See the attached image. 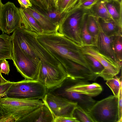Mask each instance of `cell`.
<instances>
[{
    "label": "cell",
    "instance_id": "cell-1",
    "mask_svg": "<svg viewBox=\"0 0 122 122\" xmlns=\"http://www.w3.org/2000/svg\"><path fill=\"white\" fill-rule=\"evenodd\" d=\"M39 43L60 62L67 76L81 79L91 72L89 63L81 47L56 31L36 33Z\"/></svg>",
    "mask_w": 122,
    "mask_h": 122
},
{
    "label": "cell",
    "instance_id": "cell-2",
    "mask_svg": "<svg viewBox=\"0 0 122 122\" xmlns=\"http://www.w3.org/2000/svg\"><path fill=\"white\" fill-rule=\"evenodd\" d=\"M40 99L0 98V108L3 116L0 122H22L29 113L44 104Z\"/></svg>",
    "mask_w": 122,
    "mask_h": 122
},
{
    "label": "cell",
    "instance_id": "cell-3",
    "mask_svg": "<svg viewBox=\"0 0 122 122\" xmlns=\"http://www.w3.org/2000/svg\"><path fill=\"white\" fill-rule=\"evenodd\" d=\"M87 10L79 3L66 13L56 31L81 47L83 46L81 38L82 24Z\"/></svg>",
    "mask_w": 122,
    "mask_h": 122
},
{
    "label": "cell",
    "instance_id": "cell-4",
    "mask_svg": "<svg viewBox=\"0 0 122 122\" xmlns=\"http://www.w3.org/2000/svg\"><path fill=\"white\" fill-rule=\"evenodd\" d=\"M11 85L6 97L26 100L43 99L47 90L41 82L36 80L25 79L16 82H11Z\"/></svg>",
    "mask_w": 122,
    "mask_h": 122
},
{
    "label": "cell",
    "instance_id": "cell-5",
    "mask_svg": "<svg viewBox=\"0 0 122 122\" xmlns=\"http://www.w3.org/2000/svg\"><path fill=\"white\" fill-rule=\"evenodd\" d=\"M12 60L17 71L25 79L36 80L39 72L40 61L30 57L22 50L14 40L12 39Z\"/></svg>",
    "mask_w": 122,
    "mask_h": 122
},
{
    "label": "cell",
    "instance_id": "cell-6",
    "mask_svg": "<svg viewBox=\"0 0 122 122\" xmlns=\"http://www.w3.org/2000/svg\"><path fill=\"white\" fill-rule=\"evenodd\" d=\"M118 100L112 95L96 102L89 112L95 122H118Z\"/></svg>",
    "mask_w": 122,
    "mask_h": 122
},
{
    "label": "cell",
    "instance_id": "cell-7",
    "mask_svg": "<svg viewBox=\"0 0 122 122\" xmlns=\"http://www.w3.org/2000/svg\"><path fill=\"white\" fill-rule=\"evenodd\" d=\"M65 70L52 66L40 61L39 72L36 80L42 83L47 90L55 87L66 78Z\"/></svg>",
    "mask_w": 122,
    "mask_h": 122
},
{
    "label": "cell",
    "instance_id": "cell-8",
    "mask_svg": "<svg viewBox=\"0 0 122 122\" xmlns=\"http://www.w3.org/2000/svg\"><path fill=\"white\" fill-rule=\"evenodd\" d=\"M42 101L55 117H73L74 111L77 105L47 92Z\"/></svg>",
    "mask_w": 122,
    "mask_h": 122
},
{
    "label": "cell",
    "instance_id": "cell-9",
    "mask_svg": "<svg viewBox=\"0 0 122 122\" xmlns=\"http://www.w3.org/2000/svg\"><path fill=\"white\" fill-rule=\"evenodd\" d=\"M21 26V18L18 8L10 2L3 4L0 24L3 33L9 34Z\"/></svg>",
    "mask_w": 122,
    "mask_h": 122
},
{
    "label": "cell",
    "instance_id": "cell-10",
    "mask_svg": "<svg viewBox=\"0 0 122 122\" xmlns=\"http://www.w3.org/2000/svg\"><path fill=\"white\" fill-rule=\"evenodd\" d=\"M84 54L90 55L96 59L103 66L104 69L99 77L105 80L112 78L118 74L122 68V65L115 63L113 60L100 52L96 47L93 46L81 47Z\"/></svg>",
    "mask_w": 122,
    "mask_h": 122
},
{
    "label": "cell",
    "instance_id": "cell-11",
    "mask_svg": "<svg viewBox=\"0 0 122 122\" xmlns=\"http://www.w3.org/2000/svg\"><path fill=\"white\" fill-rule=\"evenodd\" d=\"M58 86L92 97L98 95L102 90V86L98 83H90L88 81L73 79L67 77Z\"/></svg>",
    "mask_w": 122,
    "mask_h": 122
},
{
    "label": "cell",
    "instance_id": "cell-12",
    "mask_svg": "<svg viewBox=\"0 0 122 122\" xmlns=\"http://www.w3.org/2000/svg\"><path fill=\"white\" fill-rule=\"evenodd\" d=\"M47 92L70 101L76 102L77 105L88 112L96 102L92 97L67 90L58 86L47 90Z\"/></svg>",
    "mask_w": 122,
    "mask_h": 122
},
{
    "label": "cell",
    "instance_id": "cell-13",
    "mask_svg": "<svg viewBox=\"0 0 122 122\" xmlns=\"http://www.w3.org/2000/svg\"><path fill=\"white\" fill-rule=\"evenodd\" d=\"M99 33L95 46L102 54L112 59L115 63L122 65L117 62L114 50L113 39L115 36H109L106 35L102 30L99 24Z\"/></svg>",
    "mask_w": 122,
    "mask_h": 122
},
{
    "label": "cell",
    "instance_id": "cell-14",
    "mask_svg": "<svg viewBox=\"0 0 122 122\" xmlns=\"http://www.w3.org/2000/svg\"><path fill=\"white\" fill-rule=\"evenodd\" d=\"M55 117L44 103L28 115L22 122H54Z\"/></svg>",
    "mask_w": 122,
    "mask_h": 122
},
{
    "label": "cell",
    "instance_id": "cell-15",
    "mask_svg": "<svg viewBox=\"0 0 122 122\" xmlns=\"http://www.w3.org/2000/svg\"><path fill=\"white\" fill-rule=\"evenodd\" d=\"M24 8L34 19L43 30V33H49L56 31L58 26L32 6Z\"/></svg>",
    "mask_w": 122,
    "mask_h": 122
},
{
    "label": "cell",
    "instance_id": "cell-16",
    "mask_svg": "<svg viewBox=\"0 0 122 122\" xmlns=\"http://www.w3.org/2000/svg\"><path fill=\"white\" fill-rule=\"evenodd\" d=\"M96 17L102 30L107 36H111L122 35V24L112 18Z\"/></svg>",
    "mask_w": 122,
    "mask_h": 122
},
{
    "label": "cell",
    "instance_id": "cell-17",
    "mask_svg": "<svg viewBox=\"0 0 122 122\" xmlns=\"http://www.w3.org/2000/svg\"><path fill=\"white\" fill-rule=\"evenodd\" d=\"M21 18V26L26 30L37 33L43 30L34 19L24 8H18Z\"/></svg>",
    "mask_w": 122,
    "mask_h": 122
},
{
    "label": "cell",
    "instance_id": "cell-18",
    "mask_svg": "<svg viewBox=\"0 0 122 122\" xmlns=\"http://www.w3.org/2000/svg\"><path fill=\"white\" fill-rule=\"evenodd\" d=\"M12 43L11 36L4 33L0 35V61L12 59Z\"/></svg>",
    "mask_w": 122,
    "mask_h": 122
},
{
    "label": "cell",
    "instance_id": "cell-19",
    "mask_svg": "<svg viewBox=\"0 0 122 122\" xmlns=\"http://www.w3.org/2000/svg\"><path fill=\"white\" fill-rule=\"evenodd\" d=\"M122 0L105 1V4L112 19L122 24Z\"/></svg>",
    "mask_w": 122,
    "mask_h": 122
},
{
    "label": "cell",
    "instance_id": "cell-20",
    "mask_svg": "<svg viewBox=\"0 0 122 122\" xmlns=\"http://www.w3.org/2000/svg\"><path fill=\"white\" fill-rule=\"evenodd\" d=\"M34 7L46 16L54 24L58 26L65 17L66 13H61L59 12L55 6L54 4L46 10H42Z\"/></svg>",
    "mask_w": 122,
    "mask_h": 122
},
{
    "label": "cell",
    "instance_id": "cell-21",
    "mask_svg": "<svg viewBox=\"0 0 122 122\" xmlns=\"http://www.w3.org/2000/svg\"><path fill=\"white\" fill-rule=\"evenodd\" d=\"M105 1L99 0L90 9L89 12L96 17L103 19L112 18L106 7Z\"/></svg>",
    "mask_w": 122,
    "mask_h": 122
},
{
    "label": "cell",
    "instance_id": "cell-22",
    "mask_svg": "<svg viewBox=\"0 0 122 122\" xmlns=\"http://www.w3.org/2000/svg\"><path fill=\"white\" fill-rule=\"evenodd\" d=\"M88 15L87 22V28L94 40L95 46L99 33V24L96 17L90 13L88 10Z\"/></svg>",
    "mask_w": 122,
    "mask_h": 122
},
{
    "label": "cell",
    "instance_id": "cell-23",
    "mask_svg": "<svg viewBox=\"0 0 122 122\" xmlns=\"http://www.w3.org/2000/svg\"><path fill=\"white\" fill-rule=\"evenodd\" d=\"M88 14V11L85 14L82 26L81 38L83 46H95L94 40L89 33L87 28V22Z\"/></svg>",
    "mask_w": 122,
    "mask_h": 122
},
{
    "label": "cell",
    "instance_id": "cell-24",
    "mask_svg": "<svg viewBox=\"0 0 122 122\" xmlns=\"http://www.w3.org/2000/svg\"><path fill=\"white\" fill-rule=\"evenodd\" d=\"M80 0H58L55 6L58 11L61 13H66L72 8Z\"/></svg>",
    "mask_w": 122,
    "mask_h": 122
},
{
    "label": "cell",
    "instance_id": "cell-25",
    "mask_svg": "<svg viewBox=\"0 0 122 122\" xmlns=\"http://www.w3.org/2000/svg\"><path fill=\"white\" fill-rule=\"evenodd\" d=\"M73 116L79 122H95L89 112L77 105L75 109Z\"/></svg>",
    "mask_w": 122,
    "mask_h": 122
},
{
    "label": "cell",
    "instance_id": "cell-26",
    "mask_svg": "<svg viewBox=\"0 0 122 122\" xmlns=\"http://www.w3.org/2000/svg\"><path fill=\"white\" fill-rule=\"evenodd\" d=\"M92 72L98 77L104 69L102 64L95 58L90 55L84 54Z\"/></svg>",
    "mask_w": 122,
    "mask_h": 122
},
{
    "label": "cell",
    "instance_id": "cell-27",
    "mask_svg": "<svg viewBox=\"0 0 122 122\" xmlns=\"http://www.w3.org/2000/svg\"><path fill=\"white\" fill-rule=\"evenodd\" d=\"M113 48L117 62L120 64L122 65V35L114 36Z\"/></svg>",
    "mask_w": 122,
    "mask_h": 122
},
{
    "label": "cell",
    "instance_id": "cell-28",
    "mask_svg": "<svg viewBox=\"0 0 122 122\" xmlns=\"http://www.w3.org/2000/svg\"><path fill=\"white\" fill-rule=\"evenodd\" d=\"M121 77L115 76L107 80L106 83L114 95L118 96L121 87L122 86Z\"/></svg>",
    "mask_w": 122,
    "mask_h": 122
},
{
    "label": "cell",
    "instance_id": "cell-29",
    "mask_svg": "<svg viewBox=\"0 0 122 122\" xmlns=\"http://www.w3.org/2000/svg\"><path fill=\"white\" fill-rule=\"evenodd\" d=\"M99 0H80L79 2L80 7L87 10L90 9Z\"/></svg>",
    "mask_w": 122,
    "mask_h": 122
},
{
    "label": "cell",
    "instance_id": "cell-30",
    "mask_svg": "<svg viewBox=\"0 0 122 122\" xmlns=\"http://www.w3.org/2000/svg\"><path fill=\"white\" fill-rule=\"evenodd\" d=\"M11 82L0 83V98L6 96V93L11 85Z\"/></svg>",
    "mask_w": 122,
    "mask_h": 122
},
{
    "label": "cell",
    "instance_id": "cell-31",
    "mask_svg": "<svg viewBox=\"0 0 122 122\" xmlns=\"http://www.w3.org/2000/svg\"><path fill=\"white\" fill-rule=\"evenodd\" d=\"M0 72L1 73L8 75L10 71L8 61L6 59L0 61Z\"/></svg>",
    "mask_w": 122,
    "mask_h": 122
},
{
    "label": "cell",
    "instance_id": "cell-32",
    "mask_svg": "<svg viewBox=\"0 0 122 122\" xmlns=\"http://www.w3.org/2000/svg\"><path fill=\"white\" fill-rule=\"evenodd\" d=\"M122 86L120 89L118 95V122H122Z\"/></svg>",
    "mask_w": 122,
    "mask_h": 122
},
{
    "label": "cell",
    "instance_id": "cell-33",
    "mask_svg": "<svg viewBox=\"0 0 122 122\" xmlns=\"http://www.w3.org/2000/svg\"><path fill=\"white\" fill-rule=\"evenodd\" d=\"M54 122H79L75 117H55Z\"/></svg>",
    "mask_w": 122,
    "mask_h": 122
},
{
    "label": "cell",
    "instance_id": "cell-34",
    "mask_svg": "<svg viewBox=\"0 0 122 122\" xmlns=\"http://www.w3.org/2000/svg\"><path fill=\"white\" fill-rule=\"evenodd\" d=\"M32 5L35 7L42 10L47 8L41 0H30Z\"/></svg>",
    "mask_w": 122,
    "mask_h": 122
},
{
    "label": "cell",
    "instance_id": "cell-35",
    "mask_svg": "<svg viewBox=\"0 0 122 122\" xmlns=\"http://www.w3.org/2000/svg\"><path fill=\"white\" fill-rule=\"evenodd\" d=\"M20 4L21 7L27 8L32 7V5L30 0H17Z\"/></svg>",
    "mask_w": 122,
    "mask_h": 122
},
{
    "label": "cell",
    "instance_id": "cell-36",
    "mask_svg": "<svg viewBox=\"0 0 122 122\" xmlns=\"http://www.w3.org/2000/svg\"><path fill=\"white\" fill-rule=\"evenodd\" d=\"M47 8L51 6L54 3L52 0H41Z\"/></svg>",
    "mask_w": 122,
    "mask_h": 122
},
{
    "label": "cell",
    "instance_id": "cell-37",
    "mask_svg": "<svg viewBox=\"0 0 122 122\" xmlns=\"http://www.w3.org/2000/svg\"><path fill=\"white\" fill-rule=\"evenodd\" d=\"M8 81L5 79L2 76L0 72V83H5L8 82Z\"/></svg>",
    "mask_w": 122,
    "mask_h": 122
},
{
    "label": "cell",
    "instance_id": "cell-38",
    "mask_svg": "<svg viewBox=\"0 0 122 122\" xmlns=\"http://www.w3.org/2000/svg\"><path fill=\"white\" fill-rule=\"evenodd\" d=\"M3 4L2 3L1 0H0V19L2 8Z\"/></svg>",
    "mask_w": 122,
    "mask_h": 122
},
{
    "label": "cell",
    "instance_id": "cell-39",
    "mask_svg": "<svg viewBox=\"0 0 122 122\" xmlns=\"http://www.w3.org/2000/svg\"><path fill=\"white\" fill-rule=\"evenodd\" d=\"M3 116L2 112L0 108V121L2 118Z\"/></svg>",
    "mask_w": 122,
    "mask_h": 122
},
{
    "label": "cell",
    "instance_id": "cell-40",
    "mask_svg": "<svg viewBox=\"0 0 122 122\" xmlns=\"http://www.w3.org/2000/svg\"><path fill=\"white\" fill-rule=\"evenodd\" d=\"M52 0L55 4V5H56L57 2V0Z\"/></svg>",
    "mask_w": 122,
    "mask_h": 122
},
{
    "label": "cell",
    "instance_id": "cell-41",
    "mask_svg": "<svg viewBox=\"0 0 122 122\" xmlns=\"http://www.w3.org/2000/svg\"><path fill=\"white\" fill-rule=\"evenodd\" d=\"M105 0V1H107V0Z\"/></svg>",
    "mask_w": 122,
    "mask_h": 122
},
{
    "label": "cell",
    "instance_id": "cell-42",
    "mask_svg": "<svg viewBox=\"0 0 122 122\" xmlns=\"http://www.w3.org/2000/svg\"><path fill=\"white\" fill-rule=\"evenodd\" d=\"M58 0H57V1Z\"/></svg>",
    "mask_w": 122,
    "mask_h": 122
}]
</instances>
